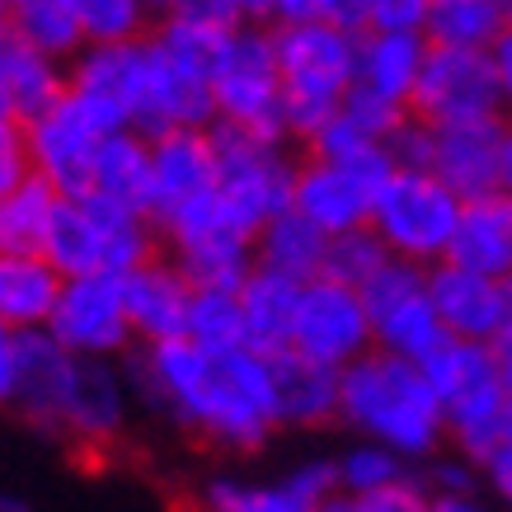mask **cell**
I'll return each mask as SVG.
<instances>
[{"instance_id": "cell-15", "label": "cell", "mask_w": 512, "mask_h": 512, "mask_svg": "<svg viewBox=\"0 0 512 512\" xmlns=\"http://www.w3.org/2000/svg\"><path fill=\"white\" fill-rule=\"evenodd\" d=\"M132 409H137V390H132L127 367H118L113 357H76L52 437L104 451L127 433Z\"/></svg>"}, {"instance_id": "cell-57", "label": "cell", "mask_w": 512, "mask_h": 512, "mask_svg": "<svg viewBox=\"0 0 512 512\" xmlns=\"http://www.w3.org/2000/svg\"><path fill=\"white\" fill-rule=\"evenodd\" d=\"M0 512H29V503L19 494H0Z\"/></svg>"}, {"instance_id": "cell-20", "label": "cell", "mask_w": 512, "mask_h": 512, "mask_svg": "<svg viewBox=\"0 0 512 512\" xmlns=\"http://www.w3.org/2000/svg\"><path fill=\"white\" fill-rule=\"evenodd\" d=\"M66 85L99 109H109L123 127L137 132L141 99H146V38L137 43H104L85 47L76 62L66 66Z\"/></svg>"}, {"instance_id": "cell-40", "label": "cell", "mask_w": 512, "mask_h": 512, "mask_svg": "<svg viewBox=\"0 0 512 512\" xmlns=\"http://www.w3.org/2000/svg\"><path fill=\"white\" fill-rule=\"evenodd\" d=\"M451 442H456V451L470 456L480 470L508 461L512 456V400H503L494 414H484L480 423H470V428H461V433H451Z\"/></svg>"}, {"instance_id": "cell-54", "label": "cell", "mask_w": 512, "mask_h": 512, "mask_svg": "<svg viewBox=\"0 0 512 512\" xmlns=\"http://www.w3.org/2000/svg\"><path fill=\"white\" fill-rule=\"evenodd\" d=\"M315 512H357V498H353V494H343V489H334V494H329Z\"/></svg>"}, {"instance_id": "cell-11", "label": "cell", "mask_w": 512, "mask_h": 512, "mask_svg": "<svg viewBox=\"0 0 512 512\" xmlns=\"http://www.w3.org/2000/svg\"><path fill=\"white\" fill-rule=\"evenodd\" d=\"M367 311H372L376 348L404 362H428V357L451 339L442 315H437L433 296H428V268L390 259L367 287Z\"/></svg>"}, {"instance_id": "cell-34", "label": "cell", "mask_w": 512, "mask_h": 512, "mask_svg": "<svg viewBox=\"0 0 512 512\" xmlns=\"http://www.w3.org/2000/svg\"><path fill=\"white\" fill-rule=\"evenodd\" d=\"M10 33L62 66H71L85 52V33H80L66 0H15L10 5Z\"/></svg>"}, {"instance_id": "cell-38", "label": "cell", "mask_w": 512, "mask_h": 512, "mask_svg": "<svg viewBox=\"0 0 512 512\" xmlns=\"http://www.w3.org/2000/svg\"><path fill=\"white\" fill-rule=\"evenodd\" d=\"M66 5L85 33V47L137 43L151 29V10L141 0H66Z\"/></svg>"}, {"instance_id": "cell-50", "label": "cell", "mask_w": 512, "mask_h": 512, "mask_svg": "<svg viewBox=\"0 0 512 512\" xmlns=\"http://www.w3.org/2000/svg\"><path fill=\"white\" fill-rule=\"evenodd\" d=\"M320 19V0H273V24H301Z\"/></svg>"}, {"instance_id": "cell-4", "label": "cell", "mask_w": 512, "mask_h": 512, "mask_svg": "<svg viewBox=\"0 0 512 512\" xmlns=\"http://www.w3.org/2000/svg\"><path fill=\"white\" fill-rule=\"evenodd\" d=\"M273 43H278L282 66L287 137L311 141L353 90L357 33L339 29L329 19H301V24H273Z\"/></svg>"}, {"instance_id": "cell-48", "label": "cell", "mask_w": 512, "mask_h": 512, "mask_svg": "<svg viewBox=\"0 0 512 512\" xmlns=\"http://www.w3.org/2000/svg\"><path fill=\"white\" fill-rule=\"evenodd\" d=\"M19 376V329H10L0 320V404H10Z\"/></svg>"}, {"instance_id": "cell-53", "label": "cell", "mask_w": 512, "mask_h": 512, "mask_svg": "<svg viewBox=\"0 0 512 512\" xmlns=\"http://www.w3.org/2000/svg\"><path fill=\"white\" fill-rule=\"evenodd\" d=\"M433 512H489L475 494H461V498H433Z\"/></svg>"}, {"instance_id": "cell-28", "label": "cell", "mask_w": 512, "mask_h": 512, "mask_svg": "<svg viewBox=\"0 0 512 512\" xmlns=\"http://www.w3.org/2000/svg\"><path fill=\"white\" fill-rule=\"evenodd\" d=\"M62 282L66 278L52 268L47 254H0V320L19 334L47 329Z\"/></svg>"}, {"instance_id": "cell-59", "label": "cell", "mask_w": 512, "mask_h": 512, "mask_svg": "<svg viewBox=\"0 0 512 512\" xmlns=\"http://www.w3.org/2000/svg\"><path fill=\"white\" fill-rule=\"evenodd\" d=\"M503 10H508V19H512V0H503Z\"/></svg>"}, {"instance_id": "cell-17", "label": "cell", "mask_w": 512, "mask_h": 512, "mask_svg": "<svg viewBox=\"0 0 512 512\" xmlns=\"http://www.w3.org/2000/svg\"><path fill=\"white\" fill-rule=\"evenodd\" d=\"M217 141L212 127H179L151 137V226H165L188 202L217 193Z\"/></svg>"}, {"instance_id": "cell-33", "label": "cell", "mask_w": 512, "mask_h": 512, "mask_svg": "<svg viewBox=\"0 0 512 512\" xmlns=\"http://www.w3.org/2000/svg\"><path fill=\"white\" fill-rule=\"evenodd\" d=\"M57 202H62V193L38 174L10 193H0V254H43Z\"/></svg>"}, {"instance_id": "cell-1", "label": "cell", "mask_w": 512, "mask_h": 512, "mask_svg": "<svg viewBox=\"0 0 512 512\" xmlns=\"http://www.w3.org/2000/svg\"><path fill=\"white\" fill-rule=\"evenodd\" d=\"M137 404L179 433L221 451H259L278 433L273 376L259 348H202L193 339H170L137 348L127 362Z\"/></svg>"}, {"instance_id": "cell-8", "label": "cell", "mask_w": 512, "mask_h": 512, "mask_svg": "<svg viewBox=\"0 0 512 512\" xmlns=\"http://www.w3.org/2000/svg\"><path fill=\"white\" fill-rule=\"evenodd\" d=\"M160 235L193 287H240L259 268V231L240 221V212L221 193L188 202L160 226Z\"/></svg>"}, {"instance_id": "cell-51", "label": "cell", "mask_w": 512, "mask_h": 512, "mask_svg": "<svg viewBox=\"0 0 512 512\" xmlns=\"http://www.w3.org/2000/svg\"><path fill=\"white\" fill-rule=\"evenodd\" d=\"M484 480H489V489H494L498 503H503V508L512 512V456H508V461H498V466L484 470Z\"/></svg>"}, {"instance_id": "cell-41", "label": "cell", "mask_w": 512, "mask_h": 512, "mask_svg": "<svg viewBox=\"0 0 512 512\" xmlns=\"http://www.w3.org/2000/svg\"><path fill=\"white\" fill-rule=\"evenodd\" d=\"M174 15L207 24V29H235V24H264V19H273V0H179Z\"/></svg>"}, {"instance_id": "cell-56", "label": "cell", "mask_w": 512, "mask_h": 512, "mask_svg": "<svg viewBox=\"0 0 512 512\" xmlns=\"http://www.w3.org/2000/svg\"><path fill=\"white\" fill-rule=\"evenodd\" d=\"M503 188L512 193V123H508V137H503Z\"/></svg>"}, {"instance_id": "cell-2", "label": "cell", "mask_w": 512, "mask_h": 512, "mask_svg": "<svg viewBox=\"0 0 512 512\" xmlns=\"http://www.w3.org/2000/svg\"><path fill=\"white\" fill-rule=\"evenodd\" d=\"M339 419L357 437L400 451L404 461H433L451 437L442 400H437L423 362H404L381 348L357 357L343 372Z\"/></svg>"}, {"instance_id": "cell-19", "label": "cell", "mask_w": 512, "mask_h": 512, "mask_svg": "<svg viewBox=\"0 0 512 512\" xmlns=\"http://www.w3.org/2000/svg\"><path fill=\"white\" fill-rule=\"evenodd\" d=\"M503 137L508 118H480V123L433 127V165L428 170L461 198H480L489 188H503Z\"/></svg>"}, {"instance_id": "cell-14", "label": "cell", "mask_w": 512, "mask_h": 512, "mask_svg": "<svg viewBox=\"0 0 512 512\" xmlns=\"http://www.w3.org/2000/svg\"><path fill=\"white\" fill-rule=\"evenodd\" d=\"M47 334L76 357H123L137 348L132 315H127L123 278L113 273H85L66 278L57 311L47 320Z\"/></svg>"}, {"instance_id": "cell-6", "label": "cell", "mask_w": 512, "mask_h": 512, "mask_svg": "<svg viewBox=\"0 0 512 512\" xmlns=\"http://www.w3.org/2000/svg\"><path fill=\"white\" fill-rule=\"evenodd\" d=\"M466 198L447 188L433 170H395L372 198L376 240L404 264L433 268L451 254Z\"/></svg>"}, {"instance_id": "cell-42", "label": "cell", "mask_w": 512, "mask_h": 512, "mask_svg": "<svg viewBox=\"0 0 512 512\" xmlns=\"http://www.w3.org/2000/svg\"><path fill=\"white\" fill-rule=\"evenodd\" d=\"M484 470L461 456V451H437L433 461H428V475H423V489L433 498H461V494H475V480H480Z\"/></svg>"}, {"instance_id": "cell-47", "label": "cell", "mask_w": 512, "mask_h": 512, "mask_svg": "<svg viewBox=\"0 0 512 512\" xmlns=\"http://www.w3.org/2000/svg\"><path fill=\"white\" fill-rule=\"evenodd\" d=\"M320 19L348 33H367L372 29V0H320Z\"/></svg>"}, {"instance_id": "cell-7", "label": "cell", "mask_w": 512, "mask_h": 512, "mask_svg": "<svg viewBox=\"0 0 512 512\" xmlns=\"http://www.w3.org/2000/svg\"><path fill=\"white\" fill-rule=\"evenodd\" d=\"M212 109H217V123L226 127L287 137L282 66L268 24H235V29L221 33L217 62H212Z\"/></svg>"}, {"instance_id": "cell-10", "label": "cell", "mask_w": 512, "mask_h": 512, "mask_svg": "<svg viewBox=\"0 0 512 512\" xmlns=\"http://www.w3.org/2000/svg\"><path fill=\"white\" fill-rule=\"evenodd\" d=\"M113 132H127V127L118 123L109 109H99L94 99H85V94H76L66 85L62 99L29 123L33 174L47 179L62 198L90 193L94 160H99V151H104V141H109Z\"/></svg>"}, {"instance_id": "cell-39", "label": "cell", "mask_w": 512, "mask_h": 512, "mask_svg": "<svg viewBox=\"0 0 512 512\" xmlns=\"http://www.w3.org/2000/svg\"><path fill=\"white\" fill-rule=\"evenodd\" d=\"M395 254H390L381 240H376L372 226H362V231H348V235H329V249H325V278L343 282V287H367V282L390 264Z\"/></svg>"}, {"instance_id": "cell-30", "label": "cell", "mask_w": 512, "mask_h": 512, "mask_svg": "<svg viewBox=\"0 0 512 512\" xmlns=\"http://www.w3.org/2000/svg\"><path fill=\"white\" fill-rule=\"evenodd\" d=\"M296 301H301V282L254 268L240 282V306H245V334L249 348L259 353H287L292 348V320H296Z\"/></svg>"}, {"instance_id": "cell-5", "label": "cell", "mask_w": 512, "mask_h": 512, "mask_svg": "<svg viewBox=\"0 0 512 512\" xmlns=\"http://www.w3.org/2000/svg\"><path fill=\"white\" fill-rule=\"evenodd\" d=\"M43 254L62 278H85V273L127 278L132 268L156 259V226L141 212L113 207L94 193H80V198L57 202Z\"/></svg>"}, {"instance_id": "cell-44", "label": "cell", "mask_w": 512, "mask_h": 512, "mask_svg": "<svg viewBox=\"0 0 512 512\" xmlns=\"http://www.w3.org/2000/svg\"><path fill=\"white\" fill-rule=\"evenodd\" d=\"M24 179H33L29 123H19V118H0V193L19 188Z\"/></svg>"}, {"instance_id": "cell-46", "label": "cell", "mask_w": 512, "mask_h": 512, "mask_svg": "<svg viewBox=\"0 0 512 512\" xmlns=\"http://www.w3.org/2000/svg\"><path fill=\"white\" fill-rule=\"evenodd\" d=\"M357 512H433V494L423 489V480H404L395 489L357 498Z\"/></svg>"}, {"instance_id": "cell-21", "label": "cell", "mask_w": 512, "mask_h": 512, "mask_svg": "<svg viewBox=\"0 0 512 512\" xmlns=\"http://www.w3.org/2000/svg\"><path fill=\"white\" fill-rule=\"evenodd\" d=\"M428 296H433V306L451 339L494 343L503 334L508 311H503V282L498 278H484L475 268L442 259V264L428 268Z\"/></svg>"}, {"instance_id": "cell-49", "label": "cell", "mask_w": 512, "mask_h": 512, "mask_svg": "<svg viewBox=\"0 0 512 512\" xmlns=\"http://www.w3.org/2000/svg\"><path fill=\"white\" fill-rule=\"evenodd\" d=\"M489 57H494V76H498V99H503V118L512 123V24L508 33L489 47Z\"/></svg>"}, {"instance_id": "cell-22", "label": "cell", "mask_w": 512, "mask_h": 512, "mask_svg": "<svg viewBox=\"0 0 512 512\" xmlns=\"http://www.w3.org/2000/svg\"><path fill=\"white\" fill-rule=\"evenodd\" d=\"M123 296H127V315H132L137 348L184 339L193 282L179 273L174 259H146L141 268H132L123 278Z\"/></svg>"}, {"instance_id": "cell-9", "label": "cell", "mask_w": 512, "mask_h": 512, "mask_svg": "<svg viewBox=\"0 0 512 512\" xmlns=\"http://www.w3.org/2000/svg\"><path fill=\"white\" fill-rule=\"evenodd\" d=\"M217 141V193L231 202L240 221L254 231H264L273 217L292 207L296 193V165L287 151V137H264V132H245V127L212 123Z\"/></svg>"}, {"instance_id": "cell-16", "label": "cell", "mask_w": 512, "mask_h": 512, "mask_svg": "<svg viewBox=\"0 0 512 512\" xmlns=\"http://www.w3.org/2000/svg\"><path fill=\"white\" fill-rule=\"evenodd\" d=\"M423 372H428L437 400H442V414H447L451 433H461V428H470V423H480L484 414H494L498 404L508 400L503 376H498L494 343L447 339L428 362H423Z\"/></svg>"}, {"instance_id": "cell-32", "label": "cell", "mask_w": 512, "mask_h": 512, "mask_svg": "<svg viewBox=\"0 0 512 512\" xmlns=\"http://www.w3.org/2000/svg\"><path fill=\"white\" fill-rule=\"evenodd\" d=\"M325 249H329V235L315 231L296 207H287L282 217H273L259 231V268L282 273L292 282L325 278Z\"/></svg>"}, {"instance_id": "cell-55", "label": "cell", "mask_w": 512, "mask_h": 512, "mask_svg": "<svg viewBox=\"0 0 512 512\" xmlns=\"http://www.w3.org/2000/svg\"><path fill=\"white\" fill-rule=\"evenodd\" d=\"M141 5L151 10V19H170L179 10V0H141Z\"/></svg>"}, {"instance_id": "cell-60", "label": "cell", "mask_w": 512, "mask_h": 512, "mask_svg": "<svg viewBox=\"0 0 512 512\" xmlns=\"http://www.w3.org/2000/svg\"><path fill=\"white\" fill-rule=\"evenodd\" d=\"M5 5H15V0H5Z\"/></svg>"}, {"instance_id": "cell-3", "label": "cell", "mask_w": 512, "mask_h": 512, "mask_svg": "<svg viewBox=\"0 0 512 512\" xmlns=\"http://www.w3.org/2000/svg\"><path fill=\"white\" fill-rule=\"evenodd\" d=\"M226 29H207L193 19H160L156 33H146V99H141L137 132L160 137L179 127H212V62Z\"/></svg>"}, {"instance_id": "cell-35", "label": "cell", "mask_w": 512, "mask_h": 512, "mask_svg": "<svg viewBox=\"0 0 512 512\" xmlns=\"http://www.w3.org/2000/svg\"><path fill=\"white\" fill-rule=\"evenodd\" d=\"M508 24L512 19L503 10V0H437L433 19H428V43L489 52L508 33Z\"/></svg>"}, {"instance_id": "cell-12", "label": "cell", "mask_w": 512, "mask_h": 512, "mask_svg": "<svg viewBox=\"0 0 512 512\" xmlns=\"http://www.w3.org/2000/svg\"><path fill=\"white\" fill-rule=\"evenodd\" d=\"M372 348L376 334L367 296L334 278L301 282V301H296L292 320V353L311 357L329 372H348L357 357H367Z\"/></svg>"}, {"instance_id": "cell-13", "label": "cell", "mask_w": 512, "mask_h": 512, "mask_svg": "<svg viewBox=\"0 0 512 512\" xmlns=\"http://www.w3.org/2000/svg\"><path fill=\"white\" fill-rule=\"evenodd\" d=\"M409 113L423 118V123H433V127L503 118L494 57H489V52H470V47H437V43H428L423 76H419L414 109Z\"/></svg>"}, {"instance_id": "cell-31", "label": "cell", "mask_w": 512, "mask_h": 512, "mask_svg": "<svg viewBox=\"0 0 512 512\" xmlns=\"http://www.w3.org/2000/svg\"><path fill=\"white\" fill-rule=\"evenodd\" d=\"M0 71H5V94L19 123H33L38 113H47L66 94V71L62 62H52L43 52H33L29 43H19L10 24L0 33Z\"/></svg>"}, {"instance_id": "cell-23", "label": "cell", "mask_w": 512, "mask_h": 512, "mask_svg": "<svg viewBox=\"0 0 512 512\" xmlns=\"http://www.w3.org/2000/svg\"><path fill=\"white\" fill-rule=\"evenodd\" d=\"M372 198H376V188L367 184V179H357L353 170L334 165V160L311 156L296 170L292 207L325 235L362 231V226L372 221Z\"/></svg>"}, {"instance_id": "cell-58", "label": "cell", "mask_w": 512, "mask_h": 512, "mask_svg": "<svg viewBox=\"0 0 512 512\" xmlns=\"http://www.w3.org/2000/svg\"><path fill=\"white\" fill-rule=\"evenodd\" d=\"M5 24H10V5L0 0V29H5Z\"/></svg>"}, {"instance_id": "cell-29", "label": "cell", "mask_w": 512, "mask_h": 512, "mask_svg": "<svg viewBox=\"0 0 512 512\" xmlns=\"http://www.w3.org/2000/svg\"><path fill=\"white\" fill-rule=\"evenodd\" d=\"M94 198L113 202V207H127V212H141L151 217V137L141 132H113L104 141V151L94 160V179H90Z\"/></svg>"}, {"instance_id": "cell-18", "label": "cell", "mask_w": 512, "mask_h": 512, "mask_svg": "<svg viewBox=\"0 0 512 512\" xmlns=\"http://www.w3.org/2000/svg\"><path fill=\"white\" fill-rule=\"evenodd\" d=\"M339 489L334 461H301L282 480L249 484L235 475H217L198 489L202 512H315L329 494Z\"/></svg>"}, {"instance_id": "cell-26", "label": "cell", "mask_w": 512, "mask_h": 512, "mask_svg": "<svg viewBox=\"0 0 512 512\" xmlns=\"http://www.w3.org/2000/svg\"><path fill=\"white\" fill-rule=\"evenodd\" d=\"M428 38L423 33H357V90L386 99L395 109H414V90L423 76Z\"/></svg>"}, {"instance_id": "cell-45", "label": "cell", "mask_w": 512, "mask_h": 512, "mask_svg": "<svg viewBox=\"0 0 512 512\" xmlns=\"http://www.w3.org/2000/svg\"><path fill=\"white\" fill-rule=\"evenodd\" d=\"M437 0H372V29L376 33H423L433 19Z\"/></svg>"}, {"instance_id": "cell-24", "label": "cell", "mask_w": 512, "mask_h": 512, "mask_svg": "<svg viewBox=\"0 0 512 512\" xmlns=\"http://www.w3.org/2000/svg\"><path fill=\"white\" fill-rule=\"evenodd\" d=\"M71 367H76V353H66L47 329H24L19 334V376H15L10 409L24 423H33L38 433L52 437L66 381H71Z\"/></svg>"}, {"instance_id": "cell-43", "label": "cell", "mask_w": 512, "mask_h": 512, "mask_svg": "<svg viewBox=\"0 0 512 512\" xmlns=\"http://www.w3.org/2000/svg\"><path fill=\"white\" fill-rule=\"evenodd\" d=\"M386 151L395 160V170H428L433 165V123H423V118L409 113L386 137Z\"/></svg>"}, {"instance_id": "cell-52", "label": "cell", "mask_w": 512, "mask_h": 512, "mask_svg": "<svg viewBox=\"0 0 512 512\" xmlns=\"http://www.w3.org/2000/svg\"><path fill=\"white\" fill-rule=\"evenodd\" d=\"M494 357H498V376H503V390L512 400V325H503V334L494 339Z\"/></svg>"}, {"instance_id": "cell-27", "label": "cell", "mask_w": 512, "mask_h": 512, "mask_svg": "<svg viewBox=\"0 0 512 512\" xmlns=\"http://www.w3.org/2000/svg\"><path fill=\"white\" fill-rule=\"evenodd\" d=\"M447 259L461 268H475L484 278H498V282L512 278V193L508 188H489L480 198H466Z\"/></svg>"}, {"instance_id": "cell-25", "label": "cell", "mask_w": 512, "mask_h": 512, "mask_svg": "<svg viewBox=\"0 0 512 512\" xmlns=\"http://www.w3.org/2000/svg\"><path fill=\"white\" fill-rule=\"evenodd\" d=\"M268 376H273V414L278 428H325L339 419V386L343 372H329L320 362L301 353H273L268 357Z\"/></svg>"}, {"instance_id": "cell-36", "label": "cell", "mask_w": 512, "mask_h": 512, "mask_svg": "<svg viewBox=\"0 0 512 512\" xmlns=\"http://www.w3.org/2000/svg\"><path fill=\"white\" fill-rule=\"evenodd\" d=\"M184 339L202 343V348H217V353H226V348H249L240 287H193Z\"/></svg>"}, {"instance_id": "cell-37", "label": "cell", "mask_w": 512, "mask_h": 512, "mask_svg": "<svg viewBox=\"0 0 512 512\" xmlns=\"http://www.w3.org/2000/svg\"><path fill=\"white\" fill-rule=\"evenodd\" d=\"M334 475H339L343 494H353V498L381 494V489H395V484L414 480L409 461H404L400 451L381 447V442H367V437H357L353 447L334 456Z\"/></svg>"}]
</instances>
